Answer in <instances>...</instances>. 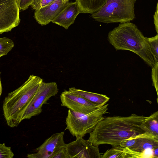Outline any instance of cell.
<instances>
[{
  "label": "cell",
  "instance_id": "10",
  "mask_svg": "<svg viewBox=\"0 0 158 158\" xmlns=\"http://www.w3.org/2000/svg\"><path fill=\"white\" fill-rule=\"evenodd\" d=\"M61 105L76 112L90 113L101 107L69 90L63 92L60 95Z\"/></svg>",
  "mask_w": 158,
  "mask_h": 158
},
{
  "label": "cell",
  "instance_id": "2",
  "mask_svg": "<svg viewBox=\"0 0 158 158\" xmlns=\"http://www.w3.org/2000/svg\"><path fill=\"white\" fill-rule=\"evenodd\" d=\"M107 38L116 50L131 51L152 68L154 66L155 61L148 42L134 24L130 22L120 23L109 32Z\"/></svg>",
  "mask_w": 158,
  "mask_h": 158
},
{
  "label": "cell",
  "instance_id": "17",
  "mask_svg": "<svg viewBox=\"0 0 158 158\" xmlns=\"http://www.w3.org/2000/svg\"><path fill=\"white\" fill-rule=\"evenodd\" d=\"M101 158H126L124 148L118 145L107 150Z\"/></svg>",
  "mask_w": 158,
  "mask_h": 158
},
{
  "label": "cell",
  "instance_id": "18",
  "mask_svg": "<svg viewBox=\"0 0 158 158\" xmlns=\"http://www.w3.org/2000/svg\"><path fill=\"white\" fill-rule=\"evenodd\" d=\"M14 46L11 40L6 37L0 38V57L6 55Z\"/></svg>",
  "mask_w": 158,
  "mask_h": 158
},
{
  "label": "cell",
  "instance_id": "4",
  "mask_svg": "<svg viewBox=\"0 0 158 158\" xmlns=\"http://www.w3.org/2000/svg\"><path fill=\"white\" fill-rule=\"evenodd\" d=\"M136 0H107L98 11L90 17L95 20L104 23H123L135 18L134 13Z\"/></svg>",
  "mask_w": 158,
  "mask_h": 158
},
{
  "label": "cell",
  "instance_id": "15",
  "mask_svg": "<svg viewBox=\"0 0 158 158\" xmlns=\"http://www.w3.org/2000/svg\"><path fill=\"white\" fill-rule=\"evenodd\" d=\"M80 13L92 14L98 11L107 0H75Z\"/></svg>",
  "mask_w": 158,
  "mask_h": 158
},
{
  "label": "cell",
  "instance_id": "11",
  "mask_svg": "<svg viewBox=\"0 0 158 158\" xmlns=\"http://www.w3.org/2000/svg\"><path fill=\"white\" fill-rule=\"evenodd\" d=\"M70 0H57L53 3L35 10L34 18L41 26L52 22L65 7Z\"/></svg>",
  "mask_w": 158,
  "mask_h": 158
},
{
  "label": "cell",
  "instance_id": "1",
  "mask_svg": "<svg viewBox=\"0 0 158 158\" xmlns=\"http://www.w3.org/2000/svg\"><path fill=\"white\" fill-rule=\"evenodd\" d=\"M146 117L135 114L104 117L89 133L88 140L98 147L103 144L119 145L124 140L145 132L140 126Z\"/></svg>",
  "mask_w": 158,
  "mask_h": 158
},
{
  "label": "cell",
  "instance_id": "19",
  "mask_svg": "<svg viewBox=\"0 0 158 158\" xmlns=\"http://www.w3.org/2000/svg\"><path fill=\"white\" fill-rule=\"evenodd\" d=\"M150 47L151 53L155 62H158V35L151 37H146Z\"/></svg>",
  "mask_w": 158,
  "mask_h": 158
},
{
  "label": "cell",
  "instance_id": "16",
  "mask_svg": "<svg viewBox=\"0 0 158 158\" xmlns=\"http://www.w3.org/2000/svg\"><path fill=\"white\" fill-rule=\"evenodd\" d=\"M145 132L158 137V111L147 116L140 126Z\"/></svg>",
  "mask_w": 158,
  "mask_h": 158
},
{
  "label": "cell",
  "instance_id": "22",
  "mask_svg": "<svg viewBox=\"0 0 158 158\" xmlns=\"http://www.w3.org/2000/svg\"><path fill=\"white\" fill-rule=\"evenodd\" d=\"M158 62H156L154 66L152 68V81L153 85L155 87L156 91L157 96L158 92Z\"/></svg>",
  "mask_w": 158,
  "mask_h": 158
},
{
  "label": "cell",
  "instance_id": "20",
  "mask_svg": "<svg viewBox=\"0 0 158 158\" xmlns=\"http://www.w3.org/2000/svg\"><path fill=\"white\" fill-rule=\"evenodd\" d=\"M14 156L10 147L6 146L5 143H0V158H12Z\"/></svg>",
  "mask_w": 158,
  "mask_h": 158
},
{
  "label": "cell",
  "instance_id": "6",
  "mask_svg": "<svg viewBox=\"0 0 158 158\" xmlns=\"http://www.w3.org/2000/svg\"><path fill=\"white\" fill-rule=\"evenodd\" d=\"M58 91L56 82H42L24 109L21 121L40 114L42 111L43 105L47 104L51 97L57 94Z\"/></svg>",
  "mask_w": 158,
  "mask_h": 158
},
{
  "label": "cell",
  "instance_id": "7",
  "mask_svg": "<svg viewBox=\"0 0 158 158\" xmlns=\"http://www.w3.org/2000/svg\"><path fill=\"white\" fill-rule=\"evenodd\" d=\"M20 21L18 0H0V34L11 31Z\"/></svg>",
  "mask_w": 158,
  "mask_h": 158
},
{
  "label": "cell",
  "instance_id": "28",
  "mask_svg": "<svg viewBox=\"0 0 158 158\" xmlns=\"http://www.w3.org/2000/svg\"><path fill=\"white\" fill-rule=\"evenodd\" d=\"M152 157L153 158H158V147L156 148L152 151Z\"/></svg>",
  "mask_w": 158,
  "mask_h": 158
},
{
  "label": "cell",
  "instance_id": "27",
  "mask_svg": "<svg viewBox=\"0 0 158 158\" xmlns=\"http://www.w3.org/2000/svg\"><path fill=\"white\" fill-rule=\"evenodd\" d=\"M158 2L157 3L156 7V10L155 14L153 15L154 22L155 26V29L157 32L158 33Z\"/></svg>",
  "mask_w": 158,
  "mask_h": 158
},
{
  "label": "cell",
  "instance_id": "26",
  "mask_svg": "<svg viewBox=\"0 0 158 158\" xmlns=\"http://www.w3.org/2000/svg\"><path fill=\"white\" fill-rule=\"evenodd\" d=\"M52 158H69L65 147L59 151Z\"/></svg>",
  "mask_w": 158,
  "mask_h": 158
},
{
  "label": "cell",
  "instance_id": "12",
  "mask_svg": "<svg viewBox=\"0 0 158 158\" xmlns=\"http://www.w3.org/2000/svg\"><path fill=\"white\" fill-rule=\"evenodd\" d=\"M79 13L76 2H69L52 22L68 29Z\"/></svg>",
  "mask_w": 158,
  "mask_h": 158
},
{
  "label": "cell",
  "instance_id": "3",
  "mask_svg": "<svg viewBox=\"0 0 158 158\" xmlns=\"http://www.w3.org/2000/svg\"><path fill=\"white\" fill-rule=\"evenodd\" d=\"M43 81L40 77L31 75L20 87L9 93L5 98L2 108L8 126L16 127L22 121L24 109Z\"/></svg>",
  "mask_w": 158,
  "mask_h": 158
},
{
  "label": "cell",
  "instance_id": "23",
  "mask_svg": "<svg viewBox=\"0 0 158 158\" xmlns=\"http://www.w3.org/2000/svg\"><path fill=\"white\" fill-rule=\"evenodd\" d=\"M124 149L126 154V158L144 157V153L135 151L127 148H124Z\"/></svg>",
  "mask_w": 158,
  "mask_h": 158
},
{
  "label": "cell",
  "instance_id": "5",
  "mask_svg": "<svg viewBox=\"0 0 158 158\" xmlns=\"http://www.w3.org/2000/svg\"><path fill=\"white\" fill-rule=\"evenodd\" d=\"M108 104L87 114L74 112L70 109L66 118V129L76 138L83 137L92 131L96 125L104 118L103 115L109 113Z\"/></svg>",
  "mask_w": 158,
  "mask_h": 158
},
{
  "label": "cell",
  "instance_id": "9",
  "mask_svg": "<svg viewBox=\"0 0 158 158\" xmlns=\"http://www.w3.org/2000/svg\"><path fill=\"white\" fill-rule=\"evenodd\" d=\"M64 132L54 133L45 140L35 150V153H29V158H52L60 150L65 147Z\"/></svg>",
  "mask_w": 158,
  "mask_h": 158
},
{
  "label": "cell",
  "instance_id": "14",
  "mask_svg": "<svg viewBox=\"0 0 158 158\" xmlns=\"http://www.w3.org/2000/svg\"><path fill=\"white\" fill-rule=\"evenodd\" d=\"M69 90L101 106L106 104L110 99V98L105 95L87 91L75 87L70 88Z\"/></svg>",
  "mask_w": 158,
  "mask_h": 158
},
{
  "label": "cell",
  "instance_id": "25",
  "mask_svg": "<svg viewBox=\"0 0 158 158\" xmlns=\"http://www.w3.org/2000/svg\"><path fill=\"white\" fill-rule=\"evenodd\" d=\"M34 0H18L19 10H24L27 9Z\"/></svg>",
  "mask_w": 158,
  "mask_h": 158
},
{
  "label": "cell",
  "instance_id": "13",
  "mask_svg": "<svg viewBox=\"0 0 158 158\" xmlns=\"http://www.w3.org/2000/svg\"><path fill=\"white\" fill-rule=\"evenodd\" d=\"M135 141L130 148L136 152L144 153L146 151L153 149L158 147V137L152 134L145 132L135 137Z\"/></svg>",
  "mask_w": 158,
  "mask_h": 158
},
{
  "label": "cell",
  "instance_id": "29",
  "mask_svg": "<svg viewBox=\"0 0 158 158\" xmlns=\"http://www.w3.org/2000/svg\"><path fill=\"white\" fill-rule=\"evenodd\" d=\"M2 84H1V81L0 73V98L1 95L2 93Z\"/></svg>",
  "mask_w": 158,
  "mask_h": 158
},
{
  "label": "cell",
  "instance_id": "21",
  "mask_svg": "<svg viewBox=\"0 0 158 158\" xmlns=\"http://www.w3.org/2000/svg\"><path fill=\"white\" fill-rule=\"evenodd\" d=\"M57 0H34L31 5V8L36 10L48 5Z\"/></svg>",
  "mask_w": 158,
  "mask_h": 158
},
{
  "label": "cell",
  "instance_id": "24",
  "mask_svg": "<svg viewBox=\"0 0 158 158\" xmlns=\"http://www.w3.org/2000/svg\"><path fill=\"white\" fill-rule=\"evenodd\" d=\"M135 137H131L125 139L122 141L119 145L123 147L130 148L135 143Z\"/></svg>",
  "mask_w": 158,
  "mask_h": 158
},
{
  "label": "cell",
  "instance_id": "8",
  "mask_svg": "<svg viewBox=\"0 0 158 158\" xmlns=\"http://www.w3.org/2000/svg\"><path fill=\"white\" fill-rule=\"evenodd\" d=\"M65 148L69 158H101L98 147L83 137L66 144Z\"/></svg>",
  "mask_w": 158,
  "mask_h": 158
}]
</instances>
